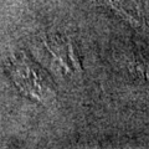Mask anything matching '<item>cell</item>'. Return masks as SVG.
<instances>
[{"mask_svg":"<svg viewBox=\"0 0 149 149\" xmlns=\"http://www.w3.org/2000/svg\"><path fill=\"white\" fill-rule=\"evenodd\" d=\"M106 1L134 27L143 29L146 26L144 15L134 0H106Z\"/></svg>","mask_w":149,"mask_h":149,"instance_id":"obj_1","label":"cell"}]
</instances>
